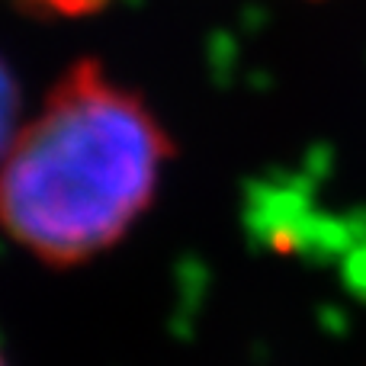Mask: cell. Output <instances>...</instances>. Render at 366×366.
Listing matches in <instances>:
<instances>
[{"label": "cell", "mask_w": 366, "mask_h": 366, "mask_svg": "<svg viewBox=\"0 0 366 366\" xmlns=\"http://www.w3.org/2000/svg\"><path fill=\"white\" fill-rule=\"evenodd\" d=\"M16 109H19V90L13 81L10 68L0 61V161L10 152L13 139H16Z\"/></svg>", "instance_id": "obj_2"}, {"label": "cell", "mask_w": 366, "mask_h": 366, "mask_svg": "<svg viewBox=\"0 0 366 366\" xmlns=\"http://www.w3.org/2000/svg\"><path fill=\"white\" fill-rule=\"evenodd\" d=\"M0 366H6V363H4V360H0Z\"/></svg>", "instance_id": "obj_3"}, {"label": "cell", "mask_w": 366, "mask_h": 366, "mask_svg": "<svg viewBox=\"0 0 366 366\" xmlns=\"http://www.w3.org/2000/svg\"><path fill=\"white\" fill-rule=\"evenodd\" d=\"M171 154L139 94L77 61L0 161V225L45 264H84L142 219Z\"/></svg>", "instance_id": "obj_1"}]
</instances>
